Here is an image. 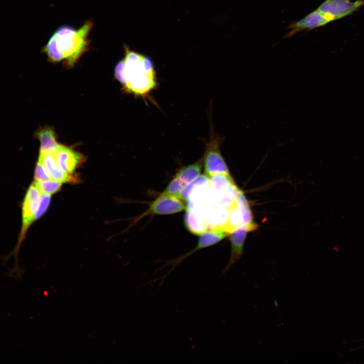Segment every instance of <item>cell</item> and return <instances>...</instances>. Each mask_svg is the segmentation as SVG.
Wrapping results in <instances>:
<instances>
[{
  "instance_id": "cell-1",
  "label": "cell",
  "mask_w": 364,
  "mask_h": 364,
  "mask_svg": "<svg viewBox=\"0 0 364 364\" xmlns=\"http://www.w3.org/2000/svg\"><path fill=\"white\" fill-rule=\"evenodd\" d=\"M124 73L125 90L137 96H144L157 84L153 63L150 58L131 50L124 44Z\"/></svg>"
},
{
  "instance_id": "cell-2",
  "label": "cell",
  "mask_w": 364,
  "mask_h": 364,
  "mask_svg": "<svg viewBox=\"0 0 364 364\" xmlns=\"http://www.w3.org/2000/svg\"><path fill=\"white\" fill-rule=\"evenodd\" d=\"M93 26V21L88 20L78 29L62 25L53 33L57 47L63 57V63L68 68H72L89 50L91 40L88 35Z\"/></svg>"
},
{
  "instance_id": "cell-3",
  "label": "cell",
  "mask_w": 364,
  "mask_h": 364,
  "mask_svg": "<svg viewBox=\"0 0 364 364\" xmlns=\"http://www.w3.org/2000/svg\"><path fill=\"white\" fill-rule=\"evenodd\" d=\"M40 195V192L34 184L32 183L26 191L22 203V226L17 245L9 254L1 257L4 263L12 257H14V264L11 270L15 274L19 273L22 270L19 264L18 253L29 228L36 221L35 215Z\"/></svg>"
},
{
  "instance_id": "cell-4",
  "label": "cell",
  "mask_w": 364,
  "mask_h": 364,
  "mask_svg": "<svg viewBox=\"0 0 364 364\" xmlns=\"http://www.w3.org/2000/svg\"><path fill=\"white\" fill-rule=\"evenodd\" d=\"M221 138L214 136L206 144L203 163L205 174L209 177L219 173H230L220 151Z\"/></svg>"
},
{
  "instance_id": "cell-5",
  "label": "cell",
  "mask_w": 364,
  "mask_h": 364,
  "mask_svg": "<svg viewBox=\"0 0 364 364\" xmlns=\"http://www.w3.org/2000/svg\"><path fill=\"white\" fill-rule=\"evenodd\" d=\"M364 5V0H325L317 10L331 21L349 15Z\"/></svg>"
},
{
  "instance_id": "cell-6",
  "label": "cell",
  "mask_w": 364,
  "mask_h": 364,
  "mask_svg": "<svg viewBox=\"0 0 364 364\" xmlns=\"http://www.w3.org/2000/svg\"><path fill=\"white\" fill-rule=\"evenodd\" d=\"M38 160L43 164L52 179L73 185L81 182L78 174H70L62 170L52 153L39 152Z\"/></svg>"
},
{
  "instance_id": "cell-7",
  "label": "cell",
  "mask_w": 364,
  "mask_h": 364,
  "mask_svg": "<svg viewBox=\"0 0 364 364\" xmlns=\"http://www.w3.org/2000/svg\"><path fill=\"white\" fill-rule=\"evenodd\" d=\"M52 153L60 168L65 172L73 174L84 162L85 158L80 153L60 144Z\"/></svg>"
},
{
  "instance_id": "cell-8",
  "label": "cell",
  "mask_w": 364,
  "mask_h": 364,
  "mask_svg": "<svg viewBox=\"0 0 364 364\" xmlns=\"http://www.w3.org/2000/svg\"><path fill=\"white\" fill-rule=\"evenodd\" d=\"M185 209L181 199L161 194L150 206L148 212L151 214L165 215L179 212Z\"/></svg>"
},
{
  "instance_id": "cell-9",
  "label": "cell",
  "mask_w": 364,
  "mask_h": 364,
  "mask_svg": "<svg viewBox=\"0 0 364 364\" xmlns=\"http://www.w3.org/2000/svg\"><path fill=\"white\" fill-rule=\"evenodd\" d=\"M331 22L324 14L316 10L306 15L303 19L292 24L290 26L291 31L286 37H291L295 34L304 30H310L325 25Z\"/></svg>"
},
{
  "instance_id": "cell-10",
  "label": "cell",
  "mask_w": 364,
  "mask_h": 364,
  "mask_svg": "<svg viewBox=\"0 0 364 364\" xmlns=\"http://www.w3.org/2000/svg\"><path fill=\"white\" fill-rule=\"evenodd\" d=\"M249 231L246 226L243 225L230 233L231 255L228 263L222 271L221 277L226 273L243 255L244 242L247 234Z\"/></svg>"
},
{
  "instance_id": "cell-11",
  "label": "cell",
  "mask_w": 364,
  "mask_h": 364,
  "mask_svg": "<svg viewBox=\"0 0 364 364\" xmlns=\"http://www.w3.org/2000/svg\"><path fill=\"white\" fill-rule=\"evenodd\" d=\"M34 136L40 143L39 152H52L60 145L53 127L49 126L39 127L34 133Z\"/></svg>"
},
{
  "instance_id": "cell-12",
  "label": "cell",
  "mask_w": 364,
  "mask_h": 364,
  "mask_svg": "<svg viewBox=\"0 0 364 364\" xmlns=\"http://www.w3.org/2000/svg\"><path fill=\"white\" fill-rule=\"evenodd\" d=\"M187 229L192 233L200 235L209 228L207 218L200 212L187 209L185 216Z\"/></svg>"
},
{
  "instance_id": "cell-13",
  "label": "cell",
  "mask_w": 364,
  "mask_h": 364,
  "mask_svg": "<svg viewBox=\"0 0 364 364\" xmlns=\"http://www.w3.org/2000/svg\"><path fill=\"white\" fill-rule=\"evenodd\" d=\"M235 198L243 220V225L246 226L250 231L257 228V225L253 221V217L249 204L243 192L238 187L235 192Z\"/></svg>"
},
{
  "instance_id": "cell-14",
  "label": "cell",
  "mask_w": 364,
  "mask_h": 364,
  "mask_svg": "<svg viewBox=\"0 0 364 364\" xmlns=\"http://www.w3.org/2000/svg\"><path fill=\"white\" fill-rule=\"evenodd\" d=\"M203 164V160L201 158L195 163L181 168L175 176L186 186L199 176Z\"/></svg>"
},
{
  "instance_id": "cell-15",
  "label": "cell",
  "mask_w": 364,
  "mask_h": 364,
  "mask_svg": "<svg viewBox=\"0 0 364 364\" xmlns=\"http://www.w3.org/2000/svg\"><path fill=\"white\" fill-rule=\"evenodd\" d=\"M209 185L210 178L206 174L201 175L183 189L179 198L181 199L188 200L191 195L197 190L208 187Z\"/></svg>"
},
{
  "instance_id": "cell-16",
  "label": "cell",
  "mask_w": 364,
  "mask_h": 364,
  "mask_svg": "<svg viewBox=\"0 0 364 364\" xmlns=\"http://www.w3.org/2000/svg\"><path fill=\"white\" fill-rule=\"evenodd\" d=\"M33 183L41 194L52 195L61 190L63 183L58 181L49 179L41 181H33Z\"/></svg>"
},
{
  "instance_id": "cell-17",
  "label": "cell",
  "mask_w": 364,
  "mask_h": 364,
  "mask_svg": "<svg viewBox=\"0 0 364 364\" xmlns=\"http://www.w3.org/2000/svg\"><path fill=\"white\" fill-rule=\"evenodd\" d=\"M185 187L186 186L175 175L162 194L179 198L181 192Z\"/></svg>"
},
{
  "instance_id": "cell-18",
  "label": "cell",
  "mask_w": 364,
  "mask_h": 364,
  "mask_svg": "<svg viewBox=\"0 0 364 364\" xmlns=\"http://www.w3.org/2000/svg\"><path fill=\"white\" fill-rule=\"evenodd\" d=\"M51 200V195L41 194L35 213L36 220L41 217L48 210Z\"/></svg>"
},
{
  "instance_id": "cell-19",
  "label": "cell",
  "mask_w": 364,
  "mask_h": 364,
  "mask_svg": "<svg viewBox=\"0 0 364 364\" xmlns=\"http://www.w3.org/2000/svg\"><path fill=\"white\" fill-rule=\"evenodd\" d=\"M34 179L35 181L52 179L43 164L38 160L36 162L34 169Z\"/></svg>"
},
{
  "instance_id": "cell-20",
  "label": "cell",
  "mask_w": 364,
  "mask_h": 364,
  "mask_svg": "<svg viewBox=\"0 0 364 364\" xmlns=\"http://www.w3.org/2000/svg\"><path fill=\"white\" fill-rule=\"evenodd\" d=\"M115 76L117 79L124 85L125 83V77L124 73V63L123 59L120 60L116 65L115 68Z\"/></svg>"
}]
</instances>
